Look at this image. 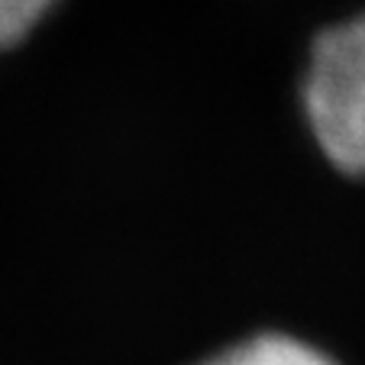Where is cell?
I'll return each mask as SVG.
<instances>
[{"label": "cell", "instance_id": "obj_1", "mask_svg": "<svg viewBox=\"0 0 365 365\" xmlns=\"http://www.w3.org/2000/svg\"><path fill=\"white\" fill-rule=\"evenodd\" d=\"M304 110L327 159L339 172L365 178V14L314 42Z\"/></svg>", "mask_w": 365, "mask_h": 365}, {"label": "cell", "instance_id": "obj_3", "mask_svg": "<svg viewBox=\"0 0 365 365\" xmlns=\"http://www.w3.org/2000/svg\"><path fill=\"white\" fill-rule=\"evenodd\" d=\"M58 0H0V48L26 39Z\"/></svg>", "mask_w": 365, "mask_h": 365}, {"label": "cell", "instance_id": "obj_2", "mask_svg": "<svg viewBox=\"0 0 365 365\" xmlns=\"http://www.w3.org/2000/svg\"><path fill=\"white\" fill-rule=\"evenodd\" d=\"M207 365H336L327 352L314 349V346L301 343L294 336H278V333H265L249 343H240L227 349L223 356L210 359Z\"/></svg>", "mask_w": 365, "mask_h": 365}]
</instances>
